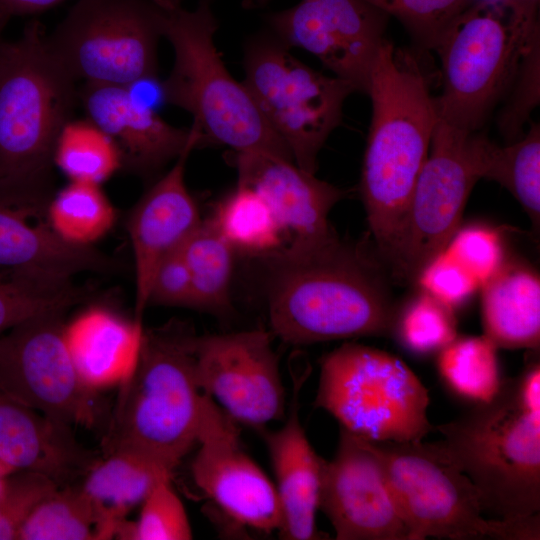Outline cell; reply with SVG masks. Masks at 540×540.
Wrapping results in <instances>:
<instances>
[{"label": "cell", "instance_id": "1", "mask_svg": "<svg viewBox=\"0 0 540 540\" xmlns=\"http://www.w3.org/2000/svg\"><path fill=\"white\" fill-rule=\"evenodd\" d=\"M271 333L284 343L382 336L396 312L376 261L338 235L289 242L264 256Z\"/></svg>", "mask_w": 540, "mask_h": 540}, {"label": "cell", "instance_id": "2", "mask_svg": "<svg viewBox=\"0 0 540 540\" xmlns=\"http://www.w3.org/2000/svg\"><path fill=\"white\" fill-rule=\"evenodd\" d=\"M367 94L372 118L360 194L376 250L392 266L438 113L416 59L386 39L372 66Z\"/></svg>", "mask_w": 540, "mask_h": 540}, {"label": "cell", "instance_id": "3", "mask_svg": "<svg viewBox=\"0 0 540 540\" xmlns=\"http://www.w3.org/2000/svg\"><path fill=\"white\" fill-rule=\"evenodd\" d=\"M480 494L484 513L514 520L540 511V365L503 379L497 394L434 427Z\"/></svg>", "mask_w": 540, "mask_h": 540}, {"label": "cell", "instance_id": "4", "mask_svg": "<svg viewBox=\"0 0 540 540\" xmlns=\"http://www.w3.org/2000/svg\"><path fill=\"white\" fill-rule=\"evenodd\" d=\"M162 37L174 50V65L161 83L163 99L193 116L203 143L225 145L235 153L260 152L293 161L273 132L244 83L233 78L214 42L217 30L213 0H155Z\"/></svg>", "mask_w": 540, "mask_h": 540}, {"label": "cell", "instance_id": "5", "mask_svg": "<svg viewBox=\"0 0 540 540\" xmlns=\"http://www.w3.org/2000/svg\"><path fill=\"white\" fill-rule=\"evenodd\" d=\"M76 83L39 22L0 40V186L52 196L54 147L78 102Z\"/></svg>", "mask_w": 540, "mask_h": 540}, {"label": "cell", "instance_id": "6", "mask_svg": "<svg viewBox=\"0 0 540 540\" xmlns=\"http://www.w3.org/2000/svg\"><path fill=\"white\" fill-rule=\"evenodd\" d=\"M196 335L180 322L144 331L138 365L121 388L102 447L132 450L174 471L197 443L203 391Z\"/></svg>", "mask_w": 540, "mask_h": 540}, {"label": "cell", "instance_id": "7", "mask_svg": "<svg viewBox=\"0 0 540 540\" xmlns=\"http://www.w3.org/2000/svg\"><path fill=\"white\" fill-rule=\"evenodd\" d=\"M539 0H478L457 15L434 50L441 62L438 118L475 132L504 97L540 33Z\"/></svg>", "mask_w": 540, "mask_h": 540}, {"label": "cell", "instance_id": "8", "mask_svg": "<svg viewBox=\"0 0 540 540\" xmlns=\"http://www.w3.org/2000/svg\"><path fill=\"white\" fill-rule=\"evenodd\" d=\"M364 440L381 465L409 540L540 538L539 513L514 520L483 517L478 490L439 442Z\"/></svg>", "mask_w": 540, "mask_h": 540}, {"label": "cell", "instance_id": "9", "mask_svg": "<svg viewBox=\"0 0 540 540\" xmlns=\"http://www.w3.org/2000/svg\"><path fill=\"white\" fill-rule=\"evenodd\" d=\"M429 394L396 356L370 346L344 343L326 354L314 407L346 431L370 441H420L434 430Z\"/></svg>", "mask_w": 540, "mask_h": 540}, {"label": "cell", "instance_id": "10", "mask_svg": "<svg viewBox=\"0 0 540 540\" xmlns=\"http://www.w3.org/2000/svg\"><path fill=\"white\" fill-rule=\"evenodd\" d=\"M277 38H259L245 53L244 85L294 163L315 174L321 148L355 87L309 67Z\"/></svg>", "mask_w": 540, "mask_h": 540}, {"label": "cell", "instance_id": "11", "mask_svg": "<svg viewBox=\"0 0 540 540\" xmlns=\"http://www.w3.org/2000/svg\"><path fill=\"white\" fill-rule=\"evenodd\" d=\"M155 0H77L47 44L76 82L130 86L156 77Z\"/></svg>", "mask_w": 540, "mask_h": 540}, {"label": "cell", "instance_id": "12", "mask_svg": "<svg viewBox=\"0 0 540 540\" xmlns=\"http://www.w3.org/2000/svg\"><path fill=\"white\" fill-rule=\"evenodd\" d=\"M64 313L33 316L0 336V388L59 423L93 427L103 413L99 393L76 372L64 340Z\"/></svg>", "mask_w": 540, "mask_h": 540}, {"label": "cell", "instance_id": "13", "mask_svg": "<svg viewBox=\"0 0 540 540\" xmlns=\"http://www.w3.org/2000/svg\"><path fill=\"white\" fill-rule=\"evenodd\" d=\"M469 133L438 118L392 265L399 279H417L459 229L469 194L479 180L466 154Z\"/></svg>", "mask_w": 540, "mask_h": 540}, {"label": "cell", "instance_id": "14", "mask_svg": "<svg viewBox=\"0 0 540 540\" xmlns=\"http://www.w3.org/2000/svg\"><path fill=\"white\" fill-rule=\"evenodd\" d=\"M271 336L247 330L195 337L199 386L238 425L261 429L285 414V388Z\"/></svg>", "mask_w": 540, "mask_h": 540}, {"label": "cell", "instance_id": "15", "mask_svg": "<svg viewBox=\"0 0 540 540\" xmlns=\"http://www.w3.org/2000/svg\"><path fill=\"white\" fill-rule=\"evenodd\" d=\"M196 444L191 474L199 489L236 523L278 531L281 509L274 483L244 451L238 424L206 393Z\"/></svg>", "mask_w": 540, "mask_h": 540}, {"label": "cell", "instance_id": "16", "mask_svg": "<svg viewBox=\"0 0 540 540\" xmlns=\"http://www.w3.org/2000/svg\"><path fill=\"white\" fill-rule=\"evenodd\" d=\"M387 18L363 0H300L269 23L284 45L313 54L356 92L367 93Z\"/></svg>", "mask_w": 540, "mask_h": 540}, {"label": "cell", "instance_id": "17", "mask_svg": "<svg viewBox=\"0 0 540 540\" xmlns=\"http://www.w3.org/2000/svg\"><path fill=\"white\" fill-rule=\"evenodd\" d=\"M49 200L0 186V279L62 286L79 273L117 270L108 255L92 246L70 244L43 223Z\"/></svg>", "mask_w": 540, "mask_h": 540}, {"label": "cell", "instance_id": "18", "mask_svg": "<svg viewBox=\"0 0 540 540\" xmlns=\"http://www.w3.org/2000/svg\"><path fill=\"white\" fill-rule=\"evenodd\" d=\"M319 509L337 540H409L378 459L343 428L334 457L324 460Z\"/></svg>", "mask_w": 540, "mask_h": 540}, {"label": "cell", "instance_id": "19", "mask_svg": "<svg viewBox=\"0 0 540 540\" xmlns=\"http://www.w3.org/2000/svg\"><path fill=\"white\" fill-rule=\"evenodd\" d=\"M78 101L86 118L113 141L122 167L132 173L149 176L186 149L203 144L194 127L168 124L126 86L83 84Z\"/></svg>", "mask_w": 540, "mask_h": 540}, {"label": "cell", "instance_id": "20", "mask_svg": "<svg viewBox=\"0 0 540 540\" xmlns=\"http://www.w3.org/2000/svg\"><path fill=\"white\" fill-rule=\"evenodd\" d=\"M238 185L255 190L269 204L289 242L312 243L337 236L329 222L331 209L346 192L318 179L294 161L260 153L235 155Z\"/></svg>", "mask_w": 540, "mask_h": 540}, {"label": "cell", "instance_id": "21", "mask_svg": "<svg viewBox=\"0 0 540 540\" xmlns=\"http://www.w3.org/2000/svg\"><path fill=\"white\" fill-rule=\"evenodd\" d=\"M186 149L135 204L127 220L134 258L135 318L142 320L154 271L180 248L201 222L198 206L185 183Z\"/></svg>", "mask_w": 540, "mask_h": 540}, {"label": "cell", "instance_id": "22", "mask_svg": "<svg viewBox=\"0 0 540 540\" xmlns=\"http://www.w3.org/2000/svg\"><path fill=\"white\" fill-rule=\"evenodd\" d=\"M0 458L17 471L43 474L59 486L98 460L71 427L22 404L0 388Z\"/></svg>", "mask_w": 540, "mask_h": 540}, {"label": "cell", "instance_id": "23", "mask_svg": "<svg viewBox=\"0 0 540 540\" xmlns=\"http://www.w3.org/2000/svg\"><path fill=\"white\" fill-rule=\"evenodd\" d=\"M296 382L286 422L277 430L264 433L281 509L279 536L286 540L320 539L316 512L324 459L310 444L300 423Z\"/></svg>", "mask_w": 540, "mask_h": 540}, {"label": "cell", "instance_id": "24", "mask_svg": "<svg viewBox=\"0 0 540 540\" xmlns=\"http://www.w3.org/2000/svg\"><path fill=\"white\" fill-rule=\"evenodd\" d=\"M144 331L142 320L100 306L64 324L65 344L83 385L95 393L124 386L138 365Z\"/></svg>", "mask_w": 540, "mask_h": 540}, {"label": "cell", "instance_id": "25", "mask_svg": "<svg viewBox=\"0 0 540 540\" xmlns=\"http://www.w3.org/2000/svg\"><path fill=\"white\" fill-rule=\"evenodd\" d=\"M481 287L484 335L497 348L538 349L540 280L536 273L502 264Z\"/></svg>", "mask_w": 540, "mask_h": 540}, {"label": "cell", "instance_id": "26", "mask_svg": "<svg viewBox=\"0 0 540 540\" xmlns=\"http://www.w3.org/2000/svg\"><path fill=\"white\" fill-rule=\"evenodd\" d=\"M466 154L478 179L493 180L521 204L533 225L540 218V126L532 123L524 135L505 146L471 132Z\"/></svg>", "mask_w": 540, "mask_h": 540}, {"label": "cell", "instance_id": "27", "mask_svg": "<svg viewBox=\"0 0 540 540\" xmlns=\"http://www.w3.org/2000/svg\"><path fill=\"white\" fill-rule=\"evenodd\" d=\"M173 472L141 453L121 449L98 459L80 484L109 519L120 524L158 483L172 479Z\"/></svg>", "mask_w": 540, "mask_h": 540}, {"label": "cell", "instance_id": "28", "mask_svg": "<svg viewBox=\"0 0 540 540\" xmlns=\"http://www.w3.org/2000/svg\"><path fill=\"white\" fill-rule=\"evenodd\" d=\"M81 484L58 486L42 499L21 526L17 540H103L117 527Z\"/></svg>", "mask_w": 540, "mask_h": 540}, {"label": "cell", "instance_id": "29", "mask_svg": "<svg viewBox=\"0 0 540 540\" xmlns=\"http://www.w3.org/2000/svg\"><path fill=\"white\" fill-rule=\"evenodd\" d=\"M234 251L211 218L202 219L182 245L192 283V308L218 317L231 313Z\"/></svg>", "mask_w": 540, "mask_h": 540}, {"label": "cell", "instance_id": "30", "mask_svg": "<svg viewBox=\"0 0 540 540\" xmlns=\"http://www.w3.org/2000/svg\"><path fill=\"white\" fill-rule=\"evenodd\" d=\"M497 349L484 334L456 337L439 351V375L460 398L474 404L486 403L497 394L503 381Z\"/></svg>", "mask_w": 540, "mask_h": 540}, {"label": "cell", "instance_id": "31", "mask_svg": "<svg viewBox=\"0 0 540 540\" xmlns=\"http://www.w3.org/2000/svg\"><path fill=\"white\" fill-rule=\"evenodd\" d=\"M115 209L99 184L70 181L46 208L51 229L64 241L92 246L114 225Z\"/></svg>", "mask_w": 540, "mask_h": 540}, {"label": "cell", "instance_id": "32", "mask_svg": "<svg viewBox=\"0 0 540 540\" xmlns=\"http://www.w3.org/2000/svg\"><path fill=\"white\" fill-rule=\"evenodd\" d=\"M211 219L234 250L266 256L283 246L285 235L271 207L249 187L237 184Z\"/></svg>", "mask_w": 540, "mask_h": 540}, {"label": "cell", "instance_id": "33", "mask_svg": "<svg viewBox=\"0 0 540 540\" xmlns=\"http://www.w3.org/2000/svg\"><path fill=\"white\" fill-rule=\"evenodd\" d=\"M53 163L70 181L101 184L122 168L113 141L90 120L70 119L60 131Z\"/></svg>", "mask_w": 540, "mask_h": 540}, {"label": "cell", "instance_id": "34", "mask_svg": "<svg viewBox=\"0 0 540 540\" xmlns=\"http://www.w3.org/2000/svg\"><path fill=\"white\" fill-rule=\"evenodd\" d=\"M394 329L401 343L417 354L439 352L457 337L453 308L426 292L396 315Z\"/></svg>", "mask_w": 540, "mask_h": 540}, {"label": "cell", "instance_id": "35", "mask_svg": "<svg viewBox=\"0 0 540 540\" xmlns=\"http://www.w3.org/2000/svg\"><path fill=\"white\" fill-rule=\"evenodd\" d=\"M85 296L75 285H35L0 279V336L20 322L49 312H66Z\"/></svg>", "mask_w": 540, "mask_h": 540}, {"label": "cell", "instance_id": "36", "mask_svg": "<svg viewBox=\"0 0 540 540\" xmlns=\"http://www.w3.org/2000/svg\"><path fill=\"white\" fill-rule=\"evenodd\" d=\"M504 96L496 126L509 144L524 135V127L540 103V33L525 52Z\"/></svg>", "mask_w": 540, "mask_h": 540}, {"label": "cell", "instance_id": "37", "mask_svg": "<svg viewBox=\"0 0 540 540\" xmlns=\"http://www.w3.org/2000/svg\"><path fill=\"white\" fill-rule=\"evenodd\" d=\"M398 19L424 48L434 49L450 22L471 0H363Z\"/></svg>", "mask_w": 540, "mask_h": 540}, {"label": "cell", "instance_id": "38", "mask_svg": "<svg viewBox=\"0 0 540 540\" xmlns=\"http://www.w3.org/2000/svg\"><path fill=\"white\" fill-rule=\"evenodd\" d=\"M191 525L171 479L158 483L141 504L139 518L130 524L129 539L189 540Z\"/></svg>", "mask_w": 540, "mask_h": 540}, {"label": "cell", "instance_id": "39", "mask_svg": "<svg viewBox=\"0 0 540 540\" xmlns=\"http://www.w3.org/2000/svg\"><path fill=\"white\" fill-rule=\"evenodd\" d=\"M59 485L32 471H16L0 492V540H17L18 532L36 505Z\"/></svg>", "mask_w": 540, "mask_h": 540}, {"label": "cell", "instance_id": "40", "mask_svg": "<svg viewBox=\"0 0 540 540\" xmlns=\"http://www.w3.org/2000/svg\"><path fill=\"white\" fill-rule=\"evenodd\" d=\"M444 250L461 264L480 286L503 264L499 236L487 228L468 227L457 230Z\"/></svg>", "mask_w": 540, "mask_h": 540}, {"label": "cell", "instance_id": "41", "mask_svg": "<svg viewBox=\"0 0 540 540\" xmlns=\"http://www.w3.org/2000/svg\"><path fill=\"white\" fill-rule=\"evenodd\" d=\"M416 280L426 293L453 309L480 287L479 282L445 250L422 269Z\"/></svg>", "mask_w": 540, "mask_h": 540}, {"label": "cell", "instance_id": "42", "mask_svg": "<svg viewBox=\"0 0 540 540\" xmlns=\"http://www.w3.org/2000/svg\"><path fill=\"white\" fill-rule=\"evenodd\" d=\"M193 307L191 277L182 246L157 265L149 289L148 305Z\"/></svg>", "mask_w": 540, "mask_h": 540}, {"label": "cell", "instance_id": "43", "mask_svg": "<svg viewBox=\"0 0 540 540\" xmlns=\"http://www.w3.org/2000/svg\"><path fill=\"white\" fill-rule=\"evenodd\" d=\"M65 0H0V23L13 16L33 14L52 8Z\"/></svg>", "mask_w": 540, "mask_h": 540}, {"label": "cell", "instance_id": "44", "mask_svg": "<svg viewBox=\"0 0 540 540\" xmlns=\"http://www.w3.org/2000/svg\"><path fill=\"white\" fill-rule=\"evenodd\" d=\"M16 471L17 470L0 458V492L4 489L9 476Z\"/></svg>", "mask_w": 540, "mask_h": 540}, {"label": "cell", "instance_id": "45", "mask_svg": "<svg viewBox=\"0 0 540 540\" xmlns=\"http://www.w3.org/2000/svg\"><path fill=\"white\" fill-rule=\"evenodd\" d=\"M4 27H5V25L0 23V40L2 39L1 33H2L3 29H4Z\"/></svg>", "mask_w": 540, "mask_h": 540}]
</instances>
